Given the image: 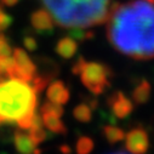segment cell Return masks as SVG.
Wrapping results in <instances>:
<instances>
[{
    "label": "cell",
    "mask_w": 154,
    "mask_h": 154,
    "mask_svg": "<svg viewBox=\"0 0 154 154\" xmlns=\"http://www.w3.org/2000/svg\"><path fill=\"white\" fill-rule=\"evenodd\" d=\"M107 21L108 40L117 51L135 60L154 58V3L114 4Z\"/></svg>",
    "instance_id": "6da1fadb"
},
{
    "label": "cell",
    "mask_w": 154,
    "mask_h": 154,
    "mask_svg": "<svg viewBox=\"0 0 154 154\" xmlns=\"http://www.w3.org/2000/svg\"><path fill=\"white\" fill-rule=\"evenodd\" d=\"M38 94L30 82L9 76L0 80V125L15 124L28 130L36 112Z\"/></svg>",
    "instance_id": "7a4b0ae2"
},
{
    "label": "cell",
    "mask_w": 154,
    "mask_h": 154,
    "mask_svg": "<svg viewBox=\"0 0 154 154\" xmlns=\"http://www.w3.org/2000/svg\"><path fill=\"white\" fill-rule=\"evenodd\" d=\"M56 24L63 28H90L106 22L112 0H40Z\"/></svg>",
    "instance_id": "3957f363"
},
{
    "label": "cell",
    "mask_w": 154,
    "mask_h": 154,
    "mask_svg": "<svg viewBox=\"0 0 154 154\" xmlns=\"http://www.w3.org/2000/svg\"><path fill=\"white\" fill-rule=\"evenodd\" d=\"M73 73L80 76L84 86L94 95H101L109 86L110 69L103 63L88 62L79 57L73 66Z\"/></svg>",
    "instance_id": "277c9868"
},
{
    "label": "cell",
    "mask_w": 154,
    "mask_h": 154,
    "mask_svg": "<svg viewBox=\"0 0 154 154\" xmlns=\"http://www.w3.org/2000/svg\"><path fill=\"white\" fill-rule=\"evenodd\" d=\"M12 66L8 73L9 78H20L27 82H32L36 74V66L23 49H14Z\"/></svg>",
    "instance_id": "5b68a950"
},
{
    "label": "cell",
    "mask_w": 154,
    "mask_h": 154,
    "mask_svg": "<svg viewBox=\"0 0 154 154\" xmlns=\"http://www.w3.org/2000/svg\"><path fill=\"white\" fill-rule=\"evenodd\" d=\"M125 147L131 154H144L149 149V137L144 129L135 128L125 134Z\"/></svg>",
    "instance_id": "8992f818"
},
{
    "label": "cell",
    "mask_w": 154,
    "mask_h": 154,
    "mask_svg": "<svg viewBox=\"0 0 154 154\" xmlns=\"http://www.w3.org/2000/svg\"><path fill=\"white\" fill-rule=\"evenodd\" d=\"M54 23L55 21L46 9L35 10L30 15L32 28L39 34H43V35L51 34L54 30Z\"/></svg>",
    "instance_id": "52a82bcc"
},
{
    "label": "cell",
    "mask_w": 154,
    "mask_h": 154,
    "mask_svg": "<svg viewBox=\"0 0 154 154\" xmlns=\"http://www.w3.org/2000/svg\"><path fill=\"white\" fill-rule=\"evenodd\" d=\"M109 107L113 112V114L119 119H124L131 114L134 109L132 101L126 97L123 92H115L113 94L108 100Z\"/></svg>",
    "instance_id": "ba28073f"
},
{
    "label": "cell",
    "mask_w": 154,
    "mask_h": 154,
    "mask_svg": "<svg viewBox=\"0 0 154 154\" xmlns=\"http://www.w3.org/2000/svg\"><path fill=\"white\" fill-rule=\"evenodd\" d=\"M15 148L20 154H40L42 150L38 148V144L30 138L28 132L16 131L14 135Z\"/></svg>",
    "instance_id": "9c48e42d"
},
{
    "label": "cell",
    "mask_w": 154,
    "mask_h": 154,
    "mask_svg": "<svg viewBox=\"0 0 154 154\" xmlns=\"http://www.w3.org/2000/svg\"><path fill=\"white\" fill-rule=\"evenodd\" d=\"M46 97L49 101L63 106L69 101L70 94H69V90L64 85L63 82L55 80V82L49 84V86L46 89Z\"/></svg>",
    "instance_id": "30bf717a"
},
{
    "label": "cell",
    "mask_w": 154,
    "mask_h": 154,
    "mask_svg": "<svg viewBox=\"0 0 154 154\" xmlns=\"http://www.w3.org/2000/svg\"><path fill=\"white\" fill-rule=\"evenodd\" d=\"M55 50H56L58 56H61L62 58L69 60L76 54V51H78V44H76V40L73 39L70 35L64 36L57 42Z\"/></svg>",
    "instance_id": "8fae6325"
},
{
    "label": "cell",
    "mask_w": 154,
    "mask_h": 154,
    "mask_svg": "<svg viewBox=\"0 0 154 154\" xmlns=\"http://www.w3.org/2000/svg\"><path fill=\"white\" fill-rule=\"evenodd\" d=\"M40 115H42L43 124H44L45 129H48L49 131H51L54 134H66L67 132V128H66L64 123L61 120V117L52 115V114H40Z\"/></svg>",
    "instance_id": "7c38bea8"
},
{
    "label": "cell",
    "mask_w": 154,
    "mask_h": 154,
    "mask_svg": "<svg viewBox=\"0 0 154 154\" xmlns=\"http://www.w3.org/2000/svg\"><path fill=\"white\" fill-rule=\"evenodd\" d=\"M150 84L147 80H142L132 91V101L136 104H144L150 97Z\"/></svg>",
    "instance_id": "4fadbf2b"
},
{
    "label": "cell",
    "mask_w": 154,
    "mask_h": 154,
    "mask_svg": "<svg viewBox=\"0 0 154 154\" xmlns=\"http://www.w3.org/2000/svg\"><path fill=\"white\" fill-rule=\"evenodd\" d=\"M103 135L109 143H118L125 138V132L114 125H106L103 128Z\"/></svg>",
    "instance_id": "5bb4252c"
},
{
    "label": "cell",
    "mask_w": 154,
    "mask_h": 154,
    "mask_svg": "<svg viewBox=\"0 0 154 154\" xmlns=\"http://www.w3.org/2000/svg\"><path fill=\"white\" fill-rule=\"evenodd\" d=\"M73 115H74V118L78 122H80V123H89L92 119L91 107L85 104V103H80V104H78L74 108Z\"/></svg>",
    "instance_id": "9a60e30c"
},
{
    "label": "cell",
    "mask_w": 154,
    "mask_h": 154,
    "mask_svg": "<svg viewBox=\"0 0 154 154\" xmlns=\"http://www.w3.org/2000/svg\"><path fill=\"white\" fill-rule=\"evenodd\" d=\"M63 113H64V109H63L62 104L54 103V102H51L49 100L40 108V114H52V115H57V117L62 118Z\"/></svg>",
    "instance_id": "2e32d148"
},
{
    "label": "cell",
    "mask_w": 154,
    "mask_h": 154,
    "mask_svg": "<svg viewBox=\"0 0 154 154\" xmlns=\"http://www.w3.org/2000/svg\"><path fill=\"white\" fill-rule=\"evenodd\" d=\"M92 149H94V141L86 136L80 137L75 146L76 154H90Z\"/></svg>",
    "instance_id": "e0dca14e"
},
{
    "label": "cell",
    "mask_w": 154,
    "mask_h": 154,
    "mask_svg": "<svg viewBox=\"0 0 154 154\" xmlns=\"http://www.w3.org/2000/svg\"><path fill=\"white\" fill-rule=\"evenodd\" d=\"M69 35L75 39L76 42H82L85 39H90L94 36V33L88 30V28H72L69 32Z\"/></svg>",
    "instance_id": "ac0fdd59"
},
{
    "label": "cell",
    "mask_w": 154,
    "mask_h": 154,
    "mask_svg": "<svg viewBox=\"0 0 154 154\" xmlns=\"http://www.w3.org/2000/svg\"><path fill=\"white\" fill-rule=\"evenodd\" d=\"M11 24H12V17L8 12H5V10L0 5V32L8 29Z\"/></svg>",
    "instance_id": "d6986e66"
},
{
    "label": "cell",
    "mask_w": 154,
    "mask_h": 154,
    "mask_svg": "<svg viewBox=\"0 0 154 154\" xmlns=\"http://www.w3.org/2000/svg\"><path fill=\"white\" fill-rule=\"evenodd\" d=\"M23 45L28 51H35L38 48V43L33 36H26L23 39Z\"/></svg>",
    "instance_id": "ffe728a7"
},
{
    "label": "cell",
    "mask_w": 154,
    "mask_h": 154,
    "mask_svg": "<svg viewBox=\"0 0 154 154\" xmlns=\"http://www.w3.org/2000/svg\"><path fill=\"white\" fill-rule=\"evenodd\" d=\"M20 0H0V4L5 8H12L18 4Z\"/></svg>",
    "instance_id": "44dd1931"
},
{
    "label": "cell",
    "mask_w": 154,
    "mask_h": 154,
    "mask_svg": "<svg viewBox=\"0 0 154 154\" xmlns=\"http://www.w3.org/2000/svg\"><path fill=\"white\" fill-rule=\"evenodd\" d=\"M61 150H63V152H66L64 154H68V153L70 152V149H69L68 147H61Z\"/></svg>",
    "instance_id": "7402d4cb"
},
{
    "label": "cell",
    "mask_w": 154,
    "mask_h": 154,
    "mask_svg": "<svg viewBox=\"0 0 154 154\" xmlns=\"http://www.w3.org/2000/svg\"><path fill=\"white\" fill-rule=\"evenodd\" d=\"M114 154H126V153H124V152H119V153H114Z\"/></svg>",
    "instance_id": "603a6c76"
},
{
    "label": "cell",
    "mask_w": 154,
    "mask_h": 154,
    "mask_svg": "<svg viewBox=\"0 0 154 154\" xmlns=\"http://www.w3.org/2000/svg\"><path fill=\"white\" fill-rule=\"evenodd\" d=\"M146 2H149V3H154V0H146Z\"/></svg>",
    "instance_id": "cb8c5ba5"
}]
</instances>
